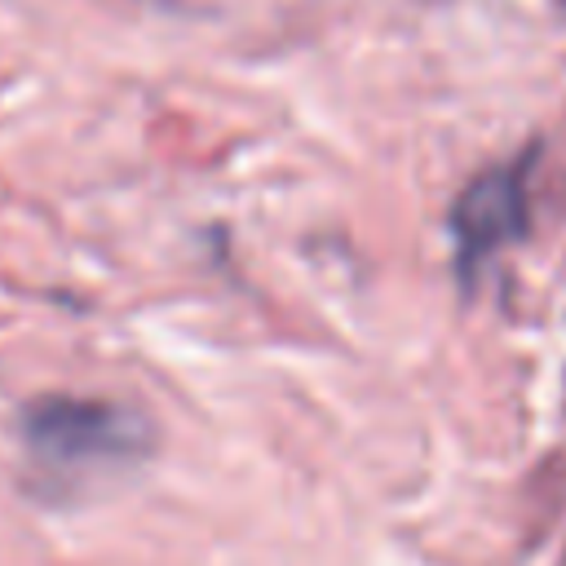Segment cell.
<instances>
[{"instance_id": "cell-2", "label": "cell", "mask_w": 566, "mask_h": 566, "mask_svg": "<svg viewBox=\"0 0 566 566\" xmlns=\"http://www.w3.org/2000/svg\"><path fill=\"white\" fill-rule=\"evenodd\" d=\"M535 159H539V146H526L522 155L478 172L455 195V203L447 212V234H451V248H455L451 256H455V274L464 287L478 283V274L486 270V261L495 252H504L509 243H517L526 234Z\"/></svg>"}, {"instance_id": "cell-1", "label": "cell", "mask_w": 566, "mask_h": 566, "mask_svg": "<svg viewBox=\"0 0 566 566\" xmlns=\"http://www.w3.org/2000/svg\"><path fill=\"white\" fill-rule=\"evenodd\" d=\"M18 433L31 469L44 478L49 491H71L124 473L142 464L155 447L150 424L133 407L80 394H44L27 402L18 416Z\"/></svg>"}]
</instances>
